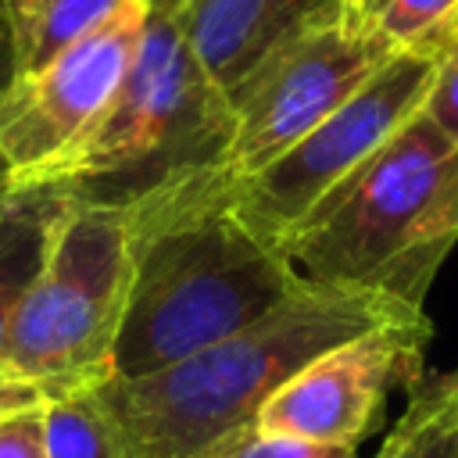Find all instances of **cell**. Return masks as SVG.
I'll use <instances>...</instances> for the list:
<instances>
[{"mask_svg":"<svg viewBox=\"0 0 458 458\" xmlns=\"http://www.w3.org/2000/svg\"><path fill=\"white\" fill-rule=\"evenodd\" d=\"M208 172L154 186L125 204L132 283L111 376L175 365L308 286L283 247L258 236Z\"/></svg>","mask_w":458,"mask_h":458,"instance_id":"obj_1","label":"cell"},{"mask_svg":"<svg viewBox=\"0 0 458 458\" xmlns=\"http://www.w3.org/2000/svg\"><path fill=\"white\" fill-rule=\"evenodd\" d=\"M419 311L379 286L308 283L240 333L147 376H107L93 390L125 458H204L254 426L261 404L308 361Z\"/></svg>","mask_w":458,"mask_h":458,"instance_id":"obj_2","label":"cell"},{"mask_svg":"<svg viewBox=\"0 0 458 458\" xmlns=\"http://www.w3.org/2000/svg\"><path fill=\"white\" fill-rule=\"evenodd\" d=\"M233 129V100L193 54L182 0H150L111 104L39 182H64L82 200L129 204L154 186L218 168Z\"/></svg>","mask_w":458,"mask_h":458,"instance_id":"obj_3","label":"cell"},{"mask_svg":"<svg viewBox=\"0 0 458 458\" xmlns=\"http://www.w3.org/2000/svg\"><path fill=\"white\" fill-rule=\"evenodd\" d=\"M129 283L125 204L75 197L57 222L43 272L14 311L0 358V411L104 383Z\"/></svg>","mask_w":458,"mask_h":458,"instance_id":"obj_4","label":"cell"},{"mask_svg":"<svg viewBox=\"0 0 458 458\" xmlns=\"http://www.w3.org/2000/svg\"><path fill=\"white\" fill-rule=\"evenodd\" d=\"M454 154L458 143L419 111L279 240L283 254L308 283L386 290Z\"/></svg>","mask_w":458,"mask_h":458,"instance_id":"obj_5","label":"cell"},{"mask_svg":"<svg viewBox=\"0 0 458 458\" xmlns=\"http://www.w3.org/2000/svg\"><path fill=\"white\" fill-rule=\"evenodd\" d=\"M444 57L397 50L351 100L243 182L225 186L233 211L268 243L279 240L426 104Z\"/></svg>","mask_w":458,"mask_h":458,"instance_id":"obj_6","label":"cell"},{"mask_svg":"<svg viewBox=\"0 0 458 458\" xmlns=\"http://www.w3.org/2000/svg\"><path fill=\"white\" fill-rule=\"evenodd\" d=\"M394 50L376 36L347 32L336 18L279 47L229 100L236 111L233 140L211 168L215 186H233L272 165L344 100H351Z\"/></svg>","mask_w":458,"mask_h":458,"instance_id":"obj_7","label":"cell"},{"mask_svg":"<svg viewBox=\"0 0 458 458\" xmlns=\"http://www.w3.org/2000/svg\"><path fill=\"white\" fill-rule=\"evenodd\" d=\"M150 0H125L50 64L14 75L0 97V165L11 186L39 182L104 114L140 47Z\"/></svg>","mask_w":458,"mask_h":458,"instance_id":"obj_8","label":"cell"},{"mask_svg":"<svg viewBox=\"0 0 458 458\" xmlns=\"http://www.w3.org/2000/svg\"><path fill=\"white\" fill-rule=\"evenodd\" d=\"M433 336L426 311L376 326L290 376L258 411L254 426L322 447H358L379 422L394 386L411 390L422 376V351Z\"/></svg>","mask_w":458,"mask_h":458,"instance_id":"obj_9","label":"cell"},{"mask_svg":"<svg viewBox=\"0 0 458 458\" xmlns=\"http://www.w3.org/2000/svg\"><path fill=\"white\" fill-rule=\"evenodd\" d=\"M204 72L233 97L293 36L333 21L336 0H182Z\"/></svg>","mask_w":458,"mask_h":458,"instance_id":"obj_10","label":"cell"},{"mask_svg":"<svg viewBox=\"0 0 458 458\" xmlns=\"http://www.w3.org/2000/svg\"><path fill=\"white\" fill-rule=\"evenodd\" d=\"M75 193L64 182H25L0 193V358L18 304L43 272L57 222Z\"/></svg>","mask_w":458,"mask_h":458,"instance_id":"obj_11","label":"cell"},{"mask_svg":"<svg viewBox=\"0 0 458 458\" xmlns=\"http://www.w3.org/2000/svg\"><path fill=\"white\" fill-rule=\"evenodd\" d=\"M125 0H4L18 75L50 64L61 50L100 29Z\"/></svg>","mask_w":458,"mask_h":458,"instance_id":"obj_12","label":"cell"},{"mask_svg":"<svg viewBox=\"0 0 458 458\" xmlns=\"http://www.w3.org/2000/svg\"><path fill=\"white\" fill-rule=\"evenodd\" d=\"M454 240H458V154H454L447 175L440 179L437 193L429 197L426 211L419 215L411 240H408L386 290L411 304H422V297H426L440 261L454 247Z\"/></svg>","mask_w":458,"mask_h":458,"instance_id":"obj_13","label":"cell"},{"mask_svg":"<svg viewBox=\"0 0 458 458\" xmlns=\"http://www.w3.org/2000/svg\"><path fill=\"white\" fill-rule=\"evenodd\" d=\"M47 408V458H125L93 386L57 394Z\"/></svg>","mask_w":458,"mask_h":458,"instance_id":"obj_14","label":"cell"},{"mask_svg":"<svg viewBox=\"0 0 458 458\" xmlns=\"http://www.w3.org/2000/svg\"><path fill=\"white\" fill-rule=\"evenodd\" d=\"M458 0H390L372 25V36L383 39L394 54L419 47L433 29L447 21Z\"/></svg>","mask_w":458,"mask_h":458,"instance_id":"obj_15","label":"cell"},{"mask_svg":"<svg viewBox=\"0 0 458 458\" xmlns=\"http://www.w3.org/2000/svg\"><path fill=\"white\" fill-rule=\"evenodd\" d=\"M204 458H358V454L351 447H322V444H308L297 437H279V433L247 426L225 437L222 444H215Z\"/></svg>","mask_w":458,"mask_h":458,"instance_id":"obj_16","label":"cell"},{"mask_svg":"<svg viewBox=\"0 0 458 458\" xmlns=\"http://www.w3.org/2000/svg\"><path fill=\"white\" fill-rule=\"evenodd\" d=\"M0 458H47V408H43V401L0 411Z\"/></svg>","mask_w":458,"mask_h":458,"instance_id":"obj_17","label":"cell"},{"mask_svg":"<svg viewBox=\"0 0 458 458\" xmlns=\"http://www.w3.org/2000/svg\"><path fill=\"white\" fill-rule=\"evenodd\" d=\"M422 111L458 143V50L440 61V72L433 79V89H429Z\"/></svg>","mask_w":458,"mask_h":458,"instance_id":"obj_18","label":"cell"},{"mask_svg":"<svg viewBox=\"0 0 458 458\" xmlns=\"http://www.w3.org/2000/svg\"><path fill=\"white\" fill-rule=\"evenodd\" d=\"M14 75H18V57H14V39H11L7 7H4V0H0V97H4V89L14 82ZM4 190H11V182H7V172H4V165H0V193H4Z\"/></svg>","mask_w":458,"mask_h":458,"instance_id":"obj_19","label":"cell"},{"mask_svg":"<svg viewBox=\"0 0 458 458\" xmlns=\"http://www.w3.org/2000/svg\"><path fill=\"white\" fill-rule=\"evenodd\" d=\"M415 54H426V57H447L458 50V7L447 14V21L440 29H433L419 47H411Z\"/></svg>","mask_w":458,"mask_h":458,"instance_id":"obj_20","label":"cell"},{"mask_svg":"<svg viewBox=\"0 0 458 458\" xmlns=\"http://www.w3.org/2000/svg\"><path fill=\"white\" fill-rule=\"evenodd\" d=\"M426 383L440 394H454L458 397V369H447V372H426Z\"/></svg>","mask_w":458,"mask_h":458,"instance_id":"obj_21","label":"cell"}]
</instances>
